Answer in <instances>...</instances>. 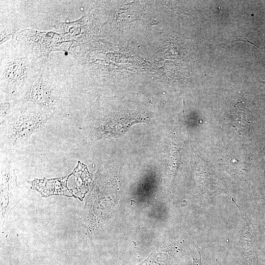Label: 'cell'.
<instances>
[{"label":"cell","instance_id":"1","mask_svg":"<svg viewBox=\"0 0 265 265\" xmlns=\"http://www.w3.org/2000/svg\"><path fill=\"white\" fill-rule=\"evenodd\" d=\"M57 61L49 56L34 80L28 86L21 100L39 107L53 120L69 114L77 89L82 82V73L75 59Z\"/></svg>","mask_w":265,"mask_h":265},{"label":"cell","instance_id":"2","mask_svg":"<svg viewBox=\"0 0 265 265\" xmlns=\"http://www.w3.org/2000/svg\"><path fill=\"white\" fill-rule=\"evenodd\" d=\"M46 58H38L16 40L0 46V92L21 99Z\"/></svg>","mask_w":265,"mask_h":265},{"label":"cell","instance_id":"3","mask_svg":"<svg viewBox=\"0 0 265 265\" xmlns=\"http://www.w3.org/2000/svg\"><path fill=\"white\" fill-rule=\"evenodd\" d=\"M52 120V116L39 107L22 101L14 112L0 123V153L25 147L30 137Z\"/></svg>","mask_w":265,"mask_h":265},{"label":"cell","instance_id":"4","mask_svg":"<svg viewBox=\"0 0 265 265\" xmlns=\"http://www.w3.org/2000/svg\"><path fill=\"white\" fill-rule=\"evenodd\" d=\"M23 29L17 33L16 40L34 56L48 58L52 52L62 51L60 44L65 41L58 33Z\"/></svg>","mask_w":265,"mask_h":265},{"label":"cell","instance_id":"5","mask_svg":"<svg viewBox=\"0 0 265 265\" xmlns=\"http://www.w3.org/2000/svg\"><path fill=\"white\" fill-rule=\"evenodd\" d=\"M65 177L51 180H34L29 182L32 188L39 191L42 195L47 196L53 194L69 195L73 194L71 189L67 187L68 178Z\"/></svg>","mask_w":265,"mask_h":265},{"label":"cell","instance_id":"6","mask_svg":"<svg viewBox=\"0 0 265 265\" xmlns=\"http://www.w3.org/2000/svg\"><path fill=\"white\" fill-rule=\"evenodd\" d=\"M21 103L18 97L0 92V123L12 114Z\"/></svg>","mask_w":265,"mask_h":265},{"label":"cell","instance_id":"7","mask_svg":"<svg viewBox=\"0 0 265 265\" xmlns=\"http://www.w3.org/2000/svg\"><path fill=\"white\" fill-rule=\"evenodd\" d=\"M233 119L237 127L243 128V120H246L247 115V109L244 104L239 102L236 105L233 109Z\"/></svg>","mask_w":265,"mask_h":265}]
</instances>
